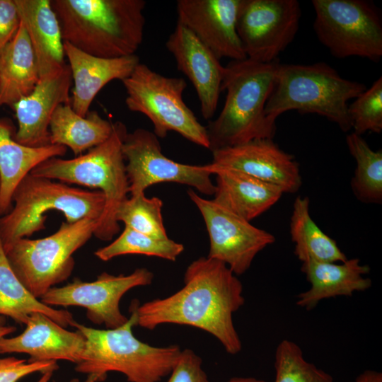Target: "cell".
Wrapping results in <instances>:
<instances>
[{
  "instance_id": "cb8c5ba5",
  "label": "cell",
  "mask_w": 382,
  "mask_h": 382,
  "mask_svg": "<svg viewBox=\"0 0 382 382\" xmlns=\"http://www.w3.org/2000/svg\"><path fill=\"white\" fill-rule=\"evenodd\" d=\"M66 153V147L61 145L30 147L18 143L10 123L0 120V216L11 209L13 191L26 175L44 161Z\"/></svg>"
},
{
  "instance_id": "277c9868",
  "label": "cell",
  "mask_w": 382,
  "mask_h": 382,
  "mask_svg": "<svg viewBox=\"0 0 382 382\" xmlns=\"http://www.w3.org/2000/svg\"><path fill=\"white\" fill-rule=\"evenodd\" d=\"M137 304L134 300L130 317L115 328L96 329L73 323L86 340L81 359L75 366L77 372L94 374L99 382L110 371L124 374L129 382H159L170 374L182 349L176 345L153 346L134 335Z\"/></svg>"
},
{
  "instance_id": "f1b7e54d",
  "label": "cell",
  "mask_w": 382,
  "mask_h": 382,
  "mask_svg": "<svg viewBox=\"0 0 382 382\" xmlns=\"http://www.w3.org/2000/svg\"><path fill=\"white\" fill-rule=\"evenodd\" d=\"M346 143L356 162L351 188L358 200L365 203L382 202V151H374L361 135L347 134Z\"/></svg>"
},
{
  "instance_id": "836d02e7",
  "label": "cell",
  "mask_w": 382,
  "mask_h": 382,
  "mask_svg": "<svg viewBox=\"0 0 382 382\" xmlns=\"http://www.w3.org/2000/svg\"><path fill=\"white\" fill-rule=\"evenodd\" d=\"M58 368L55 361L30 362L14 357L0 358V382H18L30 374L56 371Z\"/></svg>"
},
{
  "instance_id": "ab89813d",
  "label": "cell",
  "mask_w": 382,
  "mask_h": 382,
  "mask_svg": "<svg viewBox=\"0 0 382 382\" xmlns=\"http://www.w3.org/2000/svg\"><path fill=\"white\" fill-rule=\"evenodd\" d=\"M54 372V370H50L42 373V376L37 382H49Z\"/></svg>"
},
{
  "instance_id": "b9f144b4",
  "label": "cell",
  "mask_w": 382,
  "mask_h": 382,
  "mask_svg": "<svg viewBox=\"0 0 382 382\" xmlns=\"http://www.w3.org/2000/svg\"><path fill=\"white\" fill-rule=\"evenodd\" d=\"M1 175H0V192H1Z\"/></svg>"
},
{
  "instance_id": "8992f818",
  "label": "cell",
  "mask_w": 382,
  "mask_h": 382,
  "mask_svg": "<svg viewBox=\"0 0 382 382\" xmlns=\"http://www.w3.org/2000/svg\"><path fill=\"white\" fill-rule=\"evenodd\" d=\"M366 89L364 83L342 78L325 62L306 65L279 63L265 113L274 122L281 114L292 110L316 113L347 132L352 129L348 102Z\"/></svg>"
},
{
  "instance_id": "5bb4252c",
  "label": "cell",
  "mask_w": 382,
  "mask_h": 382,
  "mask_svg": "<svg viewBox=\"0 0 382 382\" xmlns=\"http://www.w3.org/2000/svg\"><path fill=\"white\" fill-rule=\"evenodd\" d=\"M154 277V273L144 267L137 268L127 275L103 272L93 282L75 278L63 286H54L40 299L51 307H83L86 310L87 318L94 324L115 328L128 320L120 308L122 297L133 288L151 284Z\"/></svg>"
},
{
  "instance_id": "e575fe53",
  "label": "cell",
  "mask_w": 382,
  "mask_h": 382,
  "mask_svg": "<svg viewBox=\"0 0 382 382\" xmlns=\"http://www.w3.org/2000/svg\"><path fill=\"white\" fill-rule=\"evenodd\" d=\"M202 360L192 349L181 350L167 382H210Z\"/></svg>"
},
{
  "instance_id": "8d00e7d4",
  "label": "cell",
  "mask_w": 382,
  "mask_h": 382,
  "mask_svg": "<svg viewBox=\"0 0 382 382\" xmlns=\"http://www.w3.org/2000/svg\"><path fill=\"white\" fill-rule=\"evenodd\" d=\"M350 382H382V374L374 370H366Z\"/></svg>"
},
{
  "instance_id": "52a82bcc",
  "label": "cell",
  "mask_w": 382,
  "mask_h": 382,
  "mask_svg": "<svg viewBox=\"0 0 382 382\" xmlns=\"http://www.w3.org/2000/svg\"><path fill=\"white\" fill-rule=\"evenodd\" d=\"M13 207L0 218V239L3 247L43 230L51 210L62 212L68 223L85 218L99 219L105 199L100 190H86L54 182L46 178L26 175L12 195Z\"/></svg>"
},
{
  "instance_id": "7c38bea8",
  "label": "cell",
  "mask_w": 382,
  "mask_h": 382,
  "mask_svg": "<svg viewBox=\"0 0 382 382\" xmlns=\"http://www.w3.org/2000/svg\"><path fill=\"white\" fill-rule=\"evenodd\" d=\"M301 16L296 0H241L236 30L247 58L277 60L294 39Z\"/></svg>"
},
{
  "instance_id": "603a6c76",
  "label": "cell",
  "mask_w": 382,
  "mask_h": 382,
  "mask_svg": "<svg viewBox=\"0 0 382 382\" xmlns=\"http://www.w3.org/2000/svg\"><path fill=\"white\" fill-rule=\"evenodd\" d=\"M33 47L40 79L64 66V41L51 0H14Z\"/></svg>"
},
{
  "instance_id": "9a60e30c",
  "label": "cell",
  "mask_w": 382,
  "mask_h": 382,
  "mask_svg": "<svg viewBox=\"0 0 382 382\" xmlns=\"http://www.w3.org/2000/svg\"><path fill=\"white\" fill-rule=\"evenodd\" d=\"M213 168L237 170L280 188L296 192L302 185L299 165L293 155L281 149L272 139H256L212 151Z\"/></svg>"
},
{
  "instance_id": "4316f807",
  "label": "cell",
  "mask_w": 382,
  "mask_h": 382,
  "mask_svg": "<svg viewBox=\"0 0 382 382\" xmlns=\"http://www.w3.org/2000/svg\"><path fill=\"white\" fill-rule=\"evenodd\" d=\"M34 313L45 314L64 328L76 321L69 311L49 306L31 294L12 270L0 239V325L4 317L25 324Z\"/></svg>"
},
{
  "instance_id": "60d3db41",
  "label": "cell",
  "mask_w": 382,
  "mask_h": 382,
  "mask_svg": "<svg viewBox=\"0 0 382 382\" xmlns=\"http://www.w3.org/2000/svg\"><path fill=\"white\" fill-rule=\"evenodd\" d=\"M70 382H80L78 378H73ZM84 382H99L98 377L94 374H88Z\"/></svg>"
},
{
  "instance_id": "2e32d148",
  "label": "cell",
  "mask_w": 382,
  "mask_h": 382,
  "mask_svg": "<svg viewBox=\"0 0 382 382\" xmlns=\"http://www.w3.org/2000/svg\"><path fill=\"white\" fill-rule=\"evenodd\" d=\"M241 0H178V22L220 60L247 58L236 30Z\"/></svg>"
},
{
  "instance_id": "4dcf8cb0",
  "label": "cell",
  "mask_w": 382,
  "mask_h": 382,
  "mask_svg": "<svg viewBox=\"0 0 382 382\" xmlns=\"http://www.w3.org/2000/svg\"><path fill=\"white\" fill-rule=\"evenodd\" d=\"M163 201L157 197H146L144 193L130 196L118 207L117 222H123L141 233L156 238H168L162 216Z\"/></svg>"
},
{
  "instance_id": "7402d4cb",
  "label": "cell",
  "mask_w": 382,
  "mask_h": 382,
  "mask_svg": "<svg viewBox=\"0 0 382 382\" xmlns=\"http://www.w3.org/2000/svg\"><path fill=\"white\" fill-rule=\"evenodd\" d=\"M204 167L216 175L213 200L248 221L271 208L284 193L278 187L237 170L208 164Z\"/></svg>"
},
{
  "instance_id": "d6a6232c",
  "label": "cell",
  "mask_w": 382,
  "mask_h": 382,
  "mask_svg": "<svg viewBox=\"0 0 382 382\" xmlns=\"http://www.w3.org/2000/svg\"><path fill=\"white\" fill-rule=\"evenodd\" d=\"M348 114L354 133L362 135L369 131L382 130V77L348 105Z\"/></svg>"
},
{
  "instance_id": "1f68e13d",
  "label": "cell",
  "mask_w": 382,
  "mask_h": 382,
  "mask_svg": "<svg viewBox=\"0 0 382 382\" xmlns=\"http://www.w3.org/2000/svg\"><path fill=\"white\" fill-rule=\"evenodd\" d=\"M274 370V382H334L330 374L306 360L301 348L287 339L276 348Z\"/></svg>"
},
{
  "instance_id": "74e56055",
  "label": "cell",
  "mask_w": 382,
  "mask_h": 382,
  "mask_svg": "<svg viewBox=\"0 0 382 382\" xmlns=\"http://www.w3.org/2000/svg\"><path fill=\"white\" fill-rule=\"evenodd\" d=\"M226 382H267L254 377L236 376L229 378Z\"/></svg>"
},
{
  "instance_id": "5b68a950",
  "label": "cell",
  "mask_w": 382,
  "mask_h": 382,
  "mask_svg": "<svg viewBox=\"0 0 382 382\" xmlns=\"http://www.w3.org/2000/svg\"><path fill=\"white\" fill-rule=\"evenodd\" d=\"M127 134L122 122H112L110 137L91 149L85 154L71 159L48 158L30 174L50 180L98 189L105 197V204L98 221L93 236L102 241H110L120 229L115 216L120 205L128 198L129 185L122 146Z\"/></svg>"
},
{
  "instance_id": "f35d334b",
  "label": "cell",
  "mask_w": 382,
  "mask_h": 382,
  "mask_svg": "<svg viewBox=\"0 0 382 382\" xmlns=\"http://www.w3.org/2000/svg\"><path fill=\"white\" fill-rule=\"evenodd\" d=\"M16 330L12 325H0V339L14 332Z\"/></svg>"
},
{
  "instance_id": "83f0119b",
  "label": "cell",
  "mask_w": 382,
  "mask_h": 382,
  "mask_svg": "<svg viewBox=\"0 0 382 382\" xmlns=\"http://www.w3.org/2000/svg\"><path fill=\"white\" fill-rule=\"evenodd\" d=\"M289 227L294 255L301 262H338L347 259L336 241L325 233L311 218L308 197L295 199Z\"/></svg>"
},
{
  "instance_id": "ffe728a7",
  "label": "cell",
  "mask_w": 382,
  "mask_h": 382,
  "mask_svg": "<svg viewBox=\"0 0 382 382\" xmlns=\"http://www.w3.org/2000/svg\"><path fill=\"white\" fill-rule=\"evenodd\" d=\"M74 87L71 106L74 111L86 117L98 92L113 80L128 77L140 63L136 55L117 58H102L87 54L64 42Z\"/></svg>"
},
{
  "instance_id": "3957f363",
  "label": "cell",
  "mask_w": 382,
  "mask_h": 382,
  "mask_svg": "<svg viewBox=\"0 0 382 382\" xmlns=\"http://www.w3.org/2000/svg\"><path fill=\"white\" fill-rule=\"evenodd\" d=\"M279 64L278 60L262 63L246 58L225 66L221 91H226V100L219 116L206 127L209 150L273 138L276 123L265 109Z\"/></svg>"
},
{
  "instance_id": "d4e9b609",
  "label": "cell",
  "mask_w": 382,
  "mask_h": 382,
  "mask_svg": "<svg viewBox=\"0 0 382 382\" xmlns=\"http://www.w3.org/2000/svg\"><path fill=\"white\" fill-rule=\"evenodd\" d=\"M40 81L35 56L20 23L13 39L0 52V106H12L29 95Z\"/></svg>"
},
{
  "instance_id": "d6986e66",
  "label": "cell",
  "mask_w": 382,
  "mask_h": 382,
  "mask_svg": "<svg viewBox=\"0 0 382 382\" xmlns=\"http://www.w3.org/2000/svg\"><path fill=\"white\" fill-rule=\"evenodd\" d=\"M23 332L0 339V354L24 353L30 362L66 360L78 364L86 340L79 331H69L42 313L31 314Z\"/></svg>"
},
{
  "instance_id": "8fae6325",
  "label": "cell",
  "mask_w": 382,
  "mask_h": 382,
  "mask_svg": "<svg viewBox=\"0 0 382 382\" xmlns=\"http://www.w3.org/2000/svg\"><path fill=\"white\" fill-rule=\"evenodd\" d=\"M122 151L130 196L144 193L149 187L167 182L186 185L205 195H214L215 185L204 166L180 163L166 157L158 138L152 132L137 128L127 132Z\"/></svg>"
},
{
  "instance_id": "d590c367",
  "label": "cell",
  "mask_w": 382,
  "mask_h": 382,
  "mask_svg": "<svg viewBox=\"0 0 382 382\" xmlns=\"http://www.w3.org/2000/svg\"><path fill=\"white\" fill-rule=\"evenodd\" d=\"M21 19L14 0H0V52L13 39Z\"/></svg>"
},
{
  "instance_id": "484cf974",
  "label": "cell",
  "mask_w": 382,
  "mask_h": 382,
  "mask_svg": "<svg viewBox=\"0 0 382 382\" xmlns=\"http://www.w3.org/2000/svg\"><path fill=\"white\" fill-rule=\"evenodd\" d=\"M112 131V122L96 111H89L82 117L74 111L71 104H62L50 123V141L69 147L77 156L105 141Z\"/></svg>"
},
{
  "instance_id": "ba28073f",
  "label": "cell",
  "mask_w": 382,
  "mask_h": 382,
  "mask_svg": "<svg viewBox=\"0 0 382 382\" xmlns=\"http://www.w3.org/2000/svg\"><path fill=\"white\" fill-rule=\"evenodd\" d=\"M98 221L63 222L50 236L22 238L3 247L12 270L34 296L40 299L69 277L75 265L73 254L93 236Z\"/></svg>"
},
{
  "instance_id": "6da1fadb",
  "label": "cell",
  "mask_w": 382,
  "mask_h": 382,
  "mask_svg": "<svg viewBox=\"0 0 382 382\" xmlns=\"http://www.w3.org/2000/svg\"><path fill=\"white\" fill-rule=\"evenodd\" d=\"M243 284L224 262L207 257L192 261L184 286L163 299L137 306V325L154 330L163 324L188 325L214 336L226 352L242 349L233 316L245 303Z\"/></svg>"
},
{
  "instance_id": "7a4b0ae2",
  "label": "cell",
  "mask_w": 382,
  "mask_h": 382,
  "mask_svg": "<svg viewBox=\"0 0 382 382\" xmlns=\"http://www.w3.org/2000/svg\"><path fill=\"white\" fill-rule=\"evenodd\" d=\"M64 42L93 56L135 54L146 19L144 0H51Z\"/></svg>"
},
{
  "instance_id": "30bf717a",
  "label": "cell",
  "mask_w": 382,
  "mask_h": 382,
  "mask_svg": "<svg viewBox=\"0 0 382 382\" xmlns=\"http://www.w3.org/2000/svg\"><path fill=\"white\" fill-rule=\"evenodd\" d=\"M313 29L318 40L338 59L382 56V21L373 3L364 0H313Z\"/></svg>"
},
{
  "instance_id": "e0dca14e",
  "label": "cell",
  "mask_w": 382,
  "mask_h": 382,
  "mask_svg": "<svg viewBox=\"0 0 382 382\" xmlns=\"http://www.w3.org/2000/svg\"><path fill=\"white\" fill-rule=\"evenodd\" d=\"M72 77L69 64L40 79L33 91L11 107L18 129L13 135L19 144L30 147L50 145V123L56 109L71 104Z\"/></svg>"
},
{
  "instance_id": "ac0fdd59",
  "label": "cell",
  "mask_w": 382,
  "mask_h": 382,
  "mask_svg": "<svg viewBox=\"0 0 382 382\" xmlns=\"http://www.w3.org/2000/svg\"><path fill=\"white\" fill-rule=\"evenodd\" d=\"M166 46L177 67L192 83L205 120L213 117L221 91L225 66L188 28L177 23Z\"/></svg>"
},
{
  "instance_id": "44dd1931",
  "label": "cell",
  "mask_w": 382,
  "mask_h": 382,
  "mask_svg": "<svg viewBox=\"0 0 382 382\" xmlns=\"http://www.w3.org/2000/svg\"><path fill=\"white\" fill-rule=\"evenodd\" d=\"M301 270L310 287L297 295L296 303L307 311L324 299L351 296L354 292L369 289L372 284L371 279L365 277L370 267L361 264L357 257L338 262L307 261L302 262Z\"/></svg>"
},
{
  "instance_id": "9c48e42d",
  "label": "cell",
  "mask_w": 382,
  "mask_h": 382,
  "mask_svg": "<svg viewBox=\"0 0 382 382\" xmlns=\"http://www.w3.org/2000/svg\"><path fill=\"white\" fill-rule=\"evenodd\" d=\"M122 82L127 93V108L146 115L158 138H165L173 131L197 145L209 149L206 127L183 101V94L187 88L184 79L165 76L139 63Z\"/></svg>"
},
{
  "instance_id": "4fadbf2b",
  "label": "cell",
  "mask_w": 382,
  "mask_h": 382,
  "mask_svg": "<svg viewBox=\"0 0 382 382\" xmlns=\"http://www.w3.org/2000/svg\"><path fill=\"white\" fill-rule=\"evenodd\" d=\"M187 195L199 209L209 238L208 257L226 265L237 276L244 274L256 255L275 241L270 232L190 189Z\"/></svg>"
},
{
  "instance_id": "f546056e",
  "label": "cell",
  "mask_w": 382,
  "mask_h": 382,
  "mask_svg": "<svg viewBox=\"0 0 382 382\" xmlns=\"http://www.w3.org/2000/svg\"><path fill=\"white\" fill-rule=\"evenodd\" d=\"M183 250L182 243L169 238H156L125 226L115 241L98 249L94 255L103 261L124 255H144L174 262Z\"/></svg>"
}]
</instances>
